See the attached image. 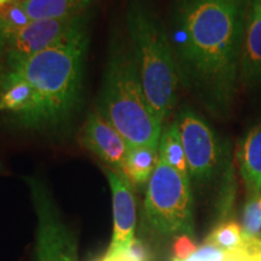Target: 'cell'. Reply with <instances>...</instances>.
I'll list each match as a JSON object with an SVG mask.
<instances>
[{
	"instance_id": "30bf717a",
	"label": "cell",
	"mask_w": 261,
	"mask_h": 261,
	"mask_svg": "<svg viewBox=\"0 0 261 261\" xmlns=\"http://www.w3.org/2000/svg\"><path fill=\"white\" fill-rule=\"evenodd\" d=\"M81 143L110 169L120 172L128 144L120 132L96 109L87 116L81 132Z\"/></svg>"
},
{
	"instance_id": "d6986e66",
	"label": "cell",
	"mask_w": 261,
	"mask_h": 261,
	"mask_svg": "<svg viewBox=\"0 0 261 261\" xmlns=\"http://www.w3.org/2000/svg\"><path fill=\"white\" fill-rule=\"evenodd\" d=\"M242 230L249 237H261V196L248 197L242 215Z\"/></svg>"
},
{
	"instance_id": "9c48e42d",
	"label": "cell",
	"mask_w": 261,
	"mask_h": 261,
	"mask_svg": "<svg viewBox=\"0 0 261 261\" xmlns=\"http://www.w3.org/2000/svg\"><path fill=\"white\" fill-rule=\"evenodd\" d=\"M104 172L112 189L114 211V234L106 255H115L128 250L136 241V197L122 173L110 168H104Z\"/></svg>"
},
{
	"instance_id": "277c9868",
	"label": "cell",
	"mask_w": 261,
	"mask_h": 261,
	"mask_svg": "<svg viewBox=\"0 0 261 261\" xmlns=\"http://www.w3.org/2000/svg\"><path fill=\"white\" fill-rule=\"evenodd\" d=\"M126 28L145 98L162 123L177 103L179 75L172 44L146 0H128Z\"/></svg>"
},
{
	"instance_id": "7c38bea8",
	"label": "cell",
	"mask_w": 261,
	"mask_h": 261,
	"mask_svg": "<svg viewBox=\"0 0 261 261\" xmlns=\"http://www.w3.org/2000/svg\"><path fill=\"white\" fill-rule=\"evenodd\" d=\"M240 80L248 86L261 81V0H252L247 12Z\"/></svg>"
},
{
	"instance_id": "8fae6325",
	"label": "cell",
	"mask_w": 261,
	"mask_h": 261,
	"mask_svg": "<svg viewBox=\"0 0 261 261\" xmlns=\"http://www.w3.org/2000/svg\"><path fill=\"white\" fill-rule=\"evenodd\" d=\"M38 106V96L32 85L15 71H6L0 87V110L14 114L22 126L31 129Z\"/></svg>"
},
{
	"instance_id": "8992f818",
	"label": "cell",
	"mask_w": 261,
	"mask_h": 261,
	"mask_svg": "<svg viewBox=\"0 0 261 261\" xmlns=\"http://www.w3.org/2000/svg\"><path fill=\"white\" fill-rule=\"evenodd\" d=\"M38 218L37 261H79L73 231L62 219L46 184L35 177L25 178Z\"/></svg>"
},
{
	"instance_id": "2e32d148",
	"label": "cell",
	"mask_w": 261,
	"mask_h": 261,
	"mask_svg": "<svg viewBox=\"0 0 261 261\" xmlns=\"http://www.w3.org/2000/svg\"><path fill=\"white\" fill-rule=\"evenodd\" d=\"M159 159V148L144 145L128 146L120 173L125 175L130 185L140 187L148 184L158 166Z\"/></svg>"
},
{
	"instance_id": "52a82bcc",
	"label": "cell",
	"mask_w": 261,
	"mask_h": 261,
	"mask_svg": "<svg viewBox=\"0 0 261 261\" xmlns=\"http://www.w3.org/2000/svg\"><path fill=\"white\" fill-rule=\"evenodd\" d=\"M87 14L69 18L35 19L19 31L10 40L4 51L6 68L19 61L58 46L87 32Z\"/></svg>"
},
{
	"instance_id": "cb8c5ba5",
	"label": "cell",
	"mask_w": 261,
	"mask_h": 261,
	"mask_svg": "<svg viewBox=\"0 0 261 261\" xmlns=\"http://www.w3.org/2000/svg\"><path fill=\"white\" fill-rule=\"evenodd\" d=\"M3 76H4V75L0 74V87H2V84H3Z\"/></svg>"
},
{
	"instance_id": "ac0fdd59",
	"label": "cell",
	"mask_w": 261,
	"mask_h": 261,
	"mask_svg": "<svg viewBox=\"0 0 261 261\" xmlns=\"http://www.w3.org/2000/svg\"><path fill=\"white\" fill-rule=\"evenodd\" d=\"M31 21L19 0L0 5V56L4 55L10 40Z\"/></svg>"
},
{
	"instance_id": "3957f363",
	"label": "cell",
	"mask_w": 261,
	"mask_h": 261,
	"mask_svg": "<svg viewBox=\"0 0 261 261\" xmlns=\"http://www.w3.org/2000/svg\"><path fill=\"white\" fill-rule=\"evenodd\" d=\"M97 110L129 146L159 148L162 123L150 109L128 39L123 34H114L109 44Z\"/></svg>"
},
{
	"instance_id": "ffe728a7",
	"label": "cell",
	"mask_w": 261,
	"mask_h": 261,
	"mask_svg": "<svg viewBox=\"0 0 261 261\" xmlns=\"http://www.w3.org/2000/svg\"><path fill=\"white\" fill-rule=\"evenodd\" d=\"M230 254L231 252H224L219 248L204 243L202 247L197 248L187 259H173V261H227Z\"/></svg>"
},
{
	"instance_id": "6da1fadb",
	"label": "cell",
	"mask_w": 261,
	"mask_h": 261,
	"mask_svg": "<svg viewBox=\"0 0 261 261\" xmlns=\"http://www.w3.org/2000/svg\"><path fill=\"white\" fill-rule=\"evenodd\" d=\"M246 0H187L174 52L179 81L217 116L230 113L241 75Z\"/></svg>"
},
{
	"instance_id": "7402d4cb",
	"label": "cell",
	"mask_w": 261,
	"mask_h": 261,
	"mask_svg": "<svg viewBox=\"0 0 261 261\" xmlns=\"http://www.w3.org/2000/svg\"><path fill=\"white\" fill-rule=\"evenodd\" d=\"M197 248L195 247V244L192 243V241L190 240V236H187V234H182V236H179L177 243L174 246V250H175V257L174 259L177 260H184L191 255L192 253Z\"/></svg>"
},
{
	"instance_id": "ba28073f",
	"label": "cell",
	"mask_w": 261,
	"mask_h": 261,
	"mask_svg": "<svg viewBox=\"0 0 261 261\" xmlns=\"http://www.w3.org/2000/svg\"><path fill=\"white\" fill-rule=\"evenodd\" d=\"M175 121L187 156L189 174L197 181L208 180L214 174L219 161L220 148L214 130L189 108L179 113Z\"/></svg>"
},
{
	"instance_id": "5bb4252c",
	"label": "cell",
	"mask_w": 261,
	"mask_h": 261,
	"mask_svg": "<svg viewBox=\"0 0 261 261\" xmlns=\"http://www.w3.org/2000/svg\"><path fill=\"white\" fill-rule=\"evenodd\" d=\"M204 243L219 248L224 252L261 255V237L247 236L243 232L242 226L234 221L220 224L205 238Z\"/></svg>"
},
{
	"instance_id": "7a4b0ae2",
	"label": "cell",
	"mask_w": 261,
	"mask_h": 261,
	"mask_svg": "<svg viewBox=\"0 0 261 261\" xmlns=\"http://www.w3.org/2000/svg\"><path fill=\"white\" fill-rule=\"evenodd\" d=\"M87 46L86 32L8 68L27 80L38 96V112L31 129H62L79 112Z\"/></svg>"
},
{
	"instance_id": "603a6c76",
	"label": "cell",
	"mask_w": 261,
	"mask_h": 261,
	"mask_svg": "<svg viewBox=\"0 0 261 261\" xmlns=\"http://www.w3.org/2000/svg\"><path fill=\"white\" fill-rule=\"evenodd\" d=\"M14 2V0H0V5H5L8 4V3H11Z\"/></svg>"
},
{
	"instance_id": "5b68a950",
	"label": "cell",
	"mask_w": 261,
	"mask_h": 261,
	"mask_svg": "<svg viewBox=\"0 0 261 261\" xmlns=\"http://www.w3.org/2000/svg\"><path fill=\"white\" fill-rule=\"evenodd\" d=\"M144 214L156 232L163 236H192L194 215L190 179L159 159L148 182Z\"/></svg>"
},
{
	"instance_id": "9a60e30c",
	"label": "cell",
	"mask_w": 261,
	"mask_h": 261,
	"mask_svg": "<svg viewBox=\"0 0 261 261\" xmlns=\"http://www.w3.org/2000/svg\"><path fill=\"white\" fill-rule=\"evenodd\" d=\"M94 0H19L32 21L69 18L86 14Z\"/></svg>"
},
{
	"instance_id": "4fadbf2b",
	"label": "cell",
	"mask_w": 261,
	"mask_h": 261,
	"mask_svg": "<svg viewBox=\"0 0 261 261\" xmlns=\"http://www.w3.org/2000/svg\"><path fill=\"white\" fill-rule=\"evenodd\" d=\"M241 177L248 197L261 194V123L254 126L244 137L237 151Z\"/></svg>"
},
{
	"instance_id": "d4e9b609",
	"label": "cell",
	"mask_w": 261,
	"mask_h": 261,
	"mask_svg": "<svg viewBox=\"0 0 261 261\" xmlns=\"http://www.w3.org/2000/svg\"><path fill=\"white\" fill-rule=\"evenodd\" d=\"M260 196H261V194H260Z\"/></svg>"
},
{
	"instance_id": "e0dca14e",
	"label": "cell",
	"mask_w": 261,
	"mask_h": 261,
	"mask_svg": "<svg viewBox=\"0 0 261 261\" xmlns=\"http://www.w3.org/2000/svg\"><path fill=\"white\" fill-rule=\"evenodd\" d=\"M159 156L160 160L177 169L182 175L187 177L190 175L177 121L171 123L162 130L159 143Z\"/></svg>"
},
{
	"instance_id": "44dd1931",
	"label": "cell",
	"mask_w": 261,
	"mask_h": 261,
	"mask_svg": "<svg viewBox=\"0 0 261 261\" xmlns=\"http://www.w3.org/2000/svg\"><path fill=\"white\" fill-rule=\"evenodd\" d=\"M99 261H148V252L142 243L135 241V243L126 252L115 255H106Z\"/></svg>"
}]
</instances>
